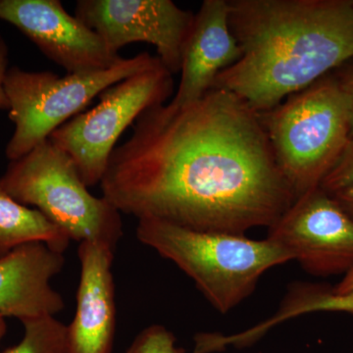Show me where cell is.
I'll return each mask as SVG.
<instances>
[{
  "instance_id": "cell-6",
  "label": "cell",
  "mask_w": 353,
  "mask_h": 353,
  "mask_svg": "<svg viewBox=\"0 0 353 353\" xmlns=\"http://www.w3.org/2000/svg\"><path fill=\"white\" fill-rule=\"evenodd\" d=\"M159 62L157 55L141 52L122 58L109 69L63 77L48 71L9 68L4 90L10 105L9 118L15 125V131L7 143L6 157L14 161L24 157L80 114L95 97Z\"/></svg>"
},
{
  "instance_id": "cell-2",
  "label": "cell",
  "mask_w": 353,
  "mask_h": 353,
  "mask_svg": "<svg viewBox=\"0 0 353 353\" xmlns=\"http://www.w3.org/2000/svg\"><path fill=\"white\" fill-rule=\"evenodd\" d=\"M241 57L216 78L256 112L353 60L352 0H228Z\"/></svg>"
},
{
  "instance_id": "cell-3",
  "label": "cell",
  "mask_w": 353,
  "mask_h": 353,
  "mask_svg": "<svg viewBox=\"0 0 353 353\" xmlns=\"http://www.w3.org/2000/svg\"><path fill=\"white\" fill-rule=\"evenodd\" d=\"M137 236L187 274L223 314L252 296L267 271L292 260L267 238L194 231L160 220H139Z\"/></svg>"
},
{
  "instance_id": "cell-22",
  "label": "cell",
  "mask_w": 353,
  "mask_h": 353,
  "mask_svg": "<svg viewBox=\"0 0 353 353\" xmlns=\"http://www.w3.org/2000/svg\"><path fill=\"white\" fill-rule=\"evenodd\" d=\"M332 290L339 296H353V268L343 276L338 285L332 288Z\"/></svg>"
},
{
  "instance_id": "cell-4",
  "label": "cell",
  "mask_w": 353,
  "mask_h": 353,
  "mask_svg": "<svg viewBox=\"0 0 353 353\" xmlns=\"http://www.w3.org/2000/svg\"><path fill=\"white\" fill-rule=\"evenodd\" d=\"M259 116L296 199L320 188L350 141V105L332 74Z\"/></svg>"
},
{
  "instance_id": "cell-17",
  "label": "cell",
  "mask_w": 353,
  "mask_h": 353,
  "mask_svg": "<svg viewBox=\"0 0 353 353\" xmlns=\"http://www.w3.org/2000/svg\"><path fill=\"white\" fill-rule=\"evenodd\" d=\"M125 353H185L176 345L175 334L162 325L146 327L134 338Z\"/></svg>"
},
{
  "instance_id": "cell-19",
  "label": "cell",
  "mask_w": 353,
  "mask_h": 353,
  "mask_svg": "<svg viewBox=\"0 0 353 353\" xmlns=\"http://www.w3.org/2000/svg\"><path fill=\"white\" fill-rule=\"evenodd\" d=\"M334 77L343 88L350 105V139H353V60L339 68Z\"/></svg>"
},
{
  "instance_id": "cell-20",
  "label": "cell",
  "mask_w": 353,
  "mask_h": 353,
  "mask_svg": "<svg viewBox=\"0 0 353 353\" xmlns=\"http://www.w3.org/2000/svg\"><path fill=\"white\" fill-rule=\"evenodd\" d=\"M8 46L0 36V110H9V101L4 90V80L8 71Z\"/></svg>"
},
{
  "instance_id": "cell-1",
  "label": "cell",
  "mask_w": 353,
  "mask_h": 353,
  "mask_svg": "<svg viewBox=\"0 0 353 353\" xmlns=\"http://www.w3.org/2000/svg\"><path fill=\"white\" fill-rule=\"evenodd\" d=\"M101 185L121 213L214 233L270 228L296 199L259 113L217 88L141 113Z\"/></svg>"
},
{
  "instance_id": "cell-10",
  "label": "cell",
  "mask_w": 353,
  "mask_h": 353,
  "mask_svg": "<svg viewBox=\"0 0 353 353\" xmlns=\"http://www.w3.org/2000/svg\"><path fill=\"white\" fill-rule=\"evenodd\" d=\"M0 20L15 26L67 74L102 71L123 58L59 0H0Z\"/></svg>"
},
{
  "instance_id": "cell-14",
  "label": "cell",
  "mask_w": 353,
  "mask_h": 353,
  "mask_svg": "<svg viewBox=\"0 0 353 353\" xmlns=\"http://www.w3.org/2000/svg\"><path fill=\"white\" fill-rule=\"evenodd\" d=\"M70 241L68 234L41 211L14 199L0 181V257L32 243H43L54 252L64 253Z\"/></svg>"
},
{
  "instance_id": "cell-21",
  "label": "cell",
  "mask_w": 353,
  "mask_h": 353,
  "mask_svg": "<svg viewBox=\"0 0 353 353\" xmlns=\"http://www.w3.org/2000/svg\"><path fill=\"white\" fill-rule=\"evenodd\" d=\"M330 194L353 219V183Z\"/></svg>"
},
{
  "instance_id": "cell-5",
  "label": "cell",
  "mask_w": 353,
  "mask_h": 353,
  "mask_svg": "<svg viewBox=\"0 0 353 353\" xmlns=\"http://www.w3.org/2000/svg\"><path fill=\"white\" fill-rule=\"evenodd\" d=\"M0 181L14 199L34 206L70 240L117 248L124 233L120 211L105 197L88 192L75 164L50 139L10 161Z\"/></svg>"
},
{
  "instance_id": "cell-11",
  "label": "cell",
  "mask_w": 353,
  "mask_h": 353,
  "mask_svg": "<svg viewBox=\"0 0 353 353\" xmlns=\"http://www.w3.org/2000/svg\"><path fill=\"white\" fill-rule=\"evenodd\" d=\"M115 250L97 241L80 243L81 278L76 314L67 326V353H111L116 328L112 262Z\"/></svg>"
},
{
  "instance_id": "cell-13",
  "label": "cell",
  "mask_w": 353,
  "mask_h": 353,
  "mask_svg": "<svg viewBox=\"0 0 353 353\" xmlns=\"http://www.w3.org/2000/svg\"><path fill=\"white\" fill-rule=\"evenodd\" d=\"M241 57L230 29L228 0H204L183 50L180 85L169 103L183 108L199 101Z\"/></svg>"
},
{
  "instance_id": "cell-7",
  "label": "cell",
  "mask_w": 353,
  "mask_h": 353,
  "mask_svg": "<svg viewBox=\"0 0 353 353\" xmlns=\"http://www.w3.org/2000/svg\"><path fill=\"white\" fill-rule=\"evenodd\" d=\"M173 76L159 62L104 90L94 108L51 134V143L68 155L88 188L101 183L123 132L141 113L164 104L173 94Z\"/></svg>"
},
{
  "instance_id": "cell-16",
  "label": "cell",
  "mask_w": 353,
  "mask_h": 353,
  "mask_svg": "<svg viewBox=\"0 0 353 353\" xmlns=\"http://www.w3.org/2000/svg\"><path fill=\"white\" fill-rule=\"evenodd\" d=\"M24 336L3 353H67V326L54 316L22 321Z\"/></svg>"
},
{
  "instance_id": "cell-12",
  "label": "cell",
  "mask_w": 353,
  "mask_h": 353,
  "mask_svg": "<svg viewBox=\"0 0 353 353\" xmlns=\"http://www.w3.org/2000/svg\"><path fill=\"white\" fill-rule=\"evenodd\" d=\"M64 265L63 253L43 243H27L0 257V314L22 322L61 312L63 296L50 281Z\"/></svg>"
},
{
  "instance_id": "cell-15",
  "label": "cell",
  "mask_w": 353,
  "mask_h": 353,
  "mask_svg": "<svg viewBox=\"0 0 353 353\" xmlns=\"http://www.w3.org/2000/svg\"><path fill=\"white\" fill-rule=\"evenodd\" d=\"M318 312L353 316V296H339L332 287L325 285L296 283L290 288L275 315L266 320V325L274 328L288 320Z\"/></svg>"
},
{
  "instance_id": "cell-23",
  "label": "cell",
  "mask_w": 353,
  "mask_h": 353,
  "mask_svg": "<svg viewBox=\"0 0 353 353\" xmlns=\"http://www.w3.org/2000/svg\"><path fill=\"white\" fill-rule=\"evenodd\" d=\"M7 324L6 317L4 315L0 314V341L3 338L4 334L6 333Z\"/></svg>"
},
{
  "instance_id": "cell-18",
  "label": "cell",
  "mask_w": 353,
  "mask_h": 353,
  "mask_svg": "<svg viewBox=\"0 0 353 353\" xmlns=\"http://www.w3.org/2000/svg\"><path fill=\"white\" fill-rule=\"evenodd\" d=\"M352 183H353V139H350L348 141L347 148L343 150L340 159L330 171L326 178L323 180L320 188L328 194H334Z\"/></svg>"
},
{
  "instance_id": "cell-9",
  "label": "cell",
  "mask_w": 353,
  "mask_h": 353,
  "mask_svg": "<svg viewBox=\"0 0 353 353\" xmlns=\"http://www.w3.org/2000/svg\"><path fill=\"white\" fill-rule=\"evenodd\" d=\"M267 239L310 275H345L353 268V219L321 188L297 197L268 228Z\"/></svg>"
},
{
  "instance_id": "cell-24",
  "label": "cell",
  "mask_w": 353,
  "mask_h": 353,
  "mask_svg": "<svg viewBox=\"0 0 353 353\" xmlns=\"http://www.w3.org/2000/svg\"><path fill=\"white\" fill-rule=\"evenodd\" d=\"M352 6H353V0H352Z\"/></svg>"
},
{
  "instance_id": "cell-8",
  "label": "cell",
  "mask_w": 353,
  "mask_h": 353,
  "mask_svg": "<svg viewBox=\"0 0 353 353\" xmlns=\"http://www.w3.org/2000/svg\"><path fill=\"white\" fill-rule=\"evenodd\" d=\"M75 16L115 55L130 43L152 44L173 75L181 71L194 14L171 0H79Z\"/></svg>"
}]
</instances>
